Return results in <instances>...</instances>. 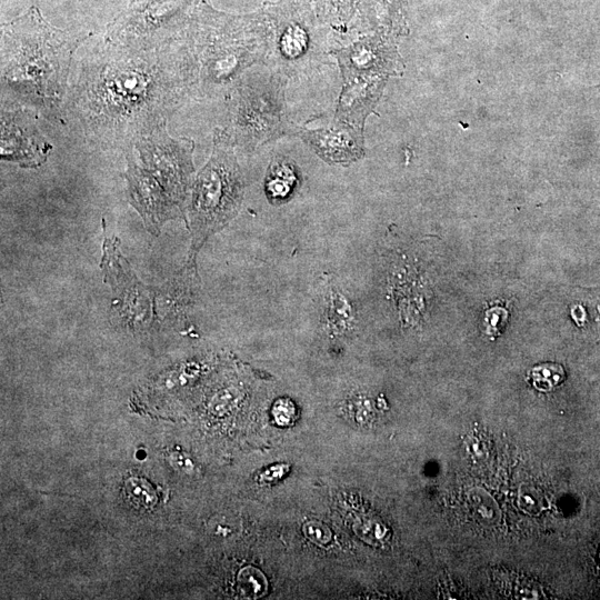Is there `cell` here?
<instances>
[{
	"label": "cell",
	"mask_w": 600,
	"mask_h": 600,
	"mask_svg": "<svg viewBox=\"0 0 600 600\" xmlns=\"http://www.w3.org/2000/svg\"><path fill=\"white\" fill-rule=\"evenodd\" d=\"M302 137L329 163H350L363 154L360 136L344 124L306 131Z\"/></svg>",
	"instance_id": "7"
},
{
	"label": "cell",
	"mask_w": 600,
	"mask_h": 600,
	"mask_svg": "<svg viewBox=\"0 0 600 600\" xmlns=\"http://www.w3.org/2000/svg\"><path fill=\"white\" fill-rule=\"evenodd\" d=\"M332 4H337L338 7L340 8H346L348 7L352 0H329Z\"/></svg>",
	"instance_id": "15"
},
{
	"label": "cell",
	"mask_w": 600,
	"mask_h": 600,
	"mask_svg": "<svg viewBox=\"0 0 600 600\" xmlns=\"http://www.w3.org/2000/svg\"><path fill=\"white\" fill-rule=\"evenodd\" d=\"M200 0H134L109 26L106 41L153 49L174 44Z\"/></svg>",
	"instance_id": "5"
},
{
	"label": "cell",
	"mask_w": 600,
	"mask_h": 600,
	"mask_svg": "<svg viewBox=\"0 0 600 600\" xmlns=\"http://www.w3.org/2000/svg\"><path fill=\"white\" fill-rule=\"evenodd\" d=\"M192 77L190 58L176 43L140 49L104 40L81 61L68 110L89 140L130 146L166 122Z\"/></svg>",
	"instance_id": "1"
},
{
	"label": "cell",
	"mask_w": 600,
	"mask_h": 600,
	"mask_svg": "<svg viewBox=\"0 0 600 600\" xmlns=\"http://www.w3.org/2000/svg\"><path fill=\"white\" fill-rule=\"evenodd\" d=\"M307 536L317 542L323 543L327 542L330 538V531L328 528L323 527L321 523L310 522L306 526Z\"/></svg>",
	"instance_id": "14"
},
{
	"label": "cell",
	"mask_w": 600,
	"mask_h": 600,
	"mask_svg": "<svg viewBox=\"0 0 600 600\" xmlns=\"http://www.w3.org/2000/svg\"><path fill=\"white\" fill-rule=\"evenodd\" d=\"M193 142L171 137L166 122L130 144L127 156L129 201L147 229L158 234L169 219L183 214V203L192 187Z\"/></svg>",
	"instance_id": "3"
},
{
	"label": "cell",
	"mask_w": 600,
	"mask_h": 600,
	"mask_svg": "<svg viewBox=\"0 0 600 600\" xmlns=\"http://www.w3.org/2000/svg\"><path fill=\"white\" fill-rule=\"evenodd\" d=\"M51 144L20 107L1 111V157L23 168H34L47 160Z\"/></svg>",
	"instance_id": "6"
},
{
	"label": "cell",
	"mask_w": 600,
	"mask_h": 600,
	"mask_svg": "<svg viewBox=\"0 0 600 600\" xmlns=\"http://www.w3.org/2000/svg\"><path fill=\"white\" fill-rule=\"evenodd\" d=\"M296 183L293 169L288 163H276L269 170L266 191L271 201H283L290 197Z\"/></svg>",
	"instance_id": "8"
},
{
	"label": "cell",
	"mask_w": 600,
	"mask_h": 600,
	"mask_svg": "<svg viewBox=\"0 0 600 600\" xmlns=\"http://www.w3.org/2000/svg\"><path fill=\"white\" fill-rule=\"evenodd\" d=\"M507 311L503 308H491L486 313L487 333L496 334L506 322Z\"/></svg>",
	"instance_id": "12"
},
{
	"label": "cell",
	"mask_w": 600,
	"mask_h": 600,
	"mask_svg": "<svg viewBox=\"0 0 600 600\" xmlns=\"http://www.w3.org/2000/svg\"><path fill=\"white\" fill-rule=\"evenodd\" d=\"M328 322L332 326L330 329L346 330L351 329L353 324V314L344 297L339 293L332 294L328 311Z\"/></svg>",
	"instance_id": "9"
},
{
	"label": "cell",
	"mask_w": 600,
	"mask_h": 600,
	"mask_svg": "<svg viewBox=\"0 0 600 600\" xmlns=\"http://www.w3.org/2000/svg\"><path fill=\"white\" fill-rule=\"evenodd\" d=\"M230 140L216 138V147L191 187L187 208L192 249L197 251L211 234L221 230L238 211L242 199V181Z\"/></svg>",
	"instance_id": "4"
},
{
	"label": "cell",
	"mask_w": 600,
	"mask_h": 600,
	"mask_svg": "<svg viewBox=\"0 0 600 600\" xmlns=\"http://www.w3.org/2000/svg\"><path fill=\"white\" fill-rule=\"evenodd\" d=\"M533 386L541 391H549L561 383L564 371L561 366L554 363L540 364L531 372Z\"/></svg>",
	"instance_id": "10"
},
{
	"label": "cell",
	"mask_w": 600,
	"mask_h": 600,
	"mask_svg": "<svg viewBox=\"0 0 600 600\" xmlns=\"http://www.w3.org/2000/svg\"><path fill=\"white\" fill-rule=\"evenodd\" d=\"M78 43L31 7L1 28L2 83L40 111L56 112L67 91Z\"/></svg>",
	"instance_id": "2"
},
{
	"label": "cell",
	"mask_w": 600,
	"mask_h": 600,
	"mask_svg": "<svg viewBox=\"0 0 600 600\" xmlns=\"http://www.w3.org/2000/svg\"><path fill=\"white\" fill-rule=\"evenodd\" d=\"M126 491L131 502L140 509H149L157 503V494L143 479H128L126 481Z\"/></svg>",
	"instance_id": "11"
},
{
	"label": "cell",
	"mask_w": 600,
	"mask_h": 600,
	"mask_svg": "<svg viewBox=\"0 0 600 600\" xmlns=\"http://www.w3.org/2000/svg\"><path fill=\"white\" fill-rule=\"evenodd\" d=\"M273 414L280 424L289 423L294 414L293 404L288 400H280L273 408Z\"/></svg>",
	"instance_id": "13"
}]
</instances>
